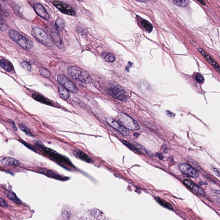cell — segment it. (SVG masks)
I'll use <instances>...</instances> for the list:
<instances>
[{"label": "cell", "instance_id": "cell-1", "mask_svg": "<svg viewBox=\"0 0 220 220\" xmlns=\"http://www.w3.org/2000/svg\"><path fill=\"white\" fill-rule=\"evenodd\" d=\"M69 75L74 80L85 83H89L92 80L87 71L77 66H72L68 69Z\"/></svg>", "mask_w": 220, "mask_h": 220}, {"label": "cell", "instance_id": "cell-2", "mask_svg": "<svg viewBox=\"0 0 220 220\" xmlns=\"http://www.w3.org/2000/svg\"><path fill=\"white\" fill-rule=\"evenodd\" d=\"M36 144L40 151L43 152L45 154H47L53 159H55V160L58 161L59 162L68 164V165H73L70 160L66 156L59 154L54 150L47 148L43 145V144L41 142L39 141L36 142Z\"/></svg>", "mask_w": 220, "mask_h": 220}, {"label": "cell", "instance_id": "cell-3", "mask_svg": "<svg viewBox=\"0 0 220 220\" xmlns=\"http://www.w3.org/2000/svg\"><path fill=\"white\" fill-rule=\"evenodd\" d=\"M9 35L11 39L23 49L30 50L34 47L33 43L31 40L25 38L16 30H11L10 31Z\"/></svg>", "mask_w": 220, "mask_h": 220}, {"label": "cell", "instance_id": "cell-4", "mask_svg": "<svg viewBox=\"0 0 220 220\" xmlns=\"http://www.w3.org/2000/svg\"><path fill=\"white\" fill-rule=\"evenodd\" d=\"M32 34L35 39L44 46L48 47L53 46V42L42 29L35 27L32 30Z\"/></svg>", "mask_w": 220, "mask_h": 220}, {"label": "cell", "instance_id": "cell-5", "mask_svg": "<svg viewBox=\"0 0 220 220\" xmlns=\"http://www.w3.org/2000/svg\"><path fill=\"white\" fill-rule=\"evenodd\" d=\"M117 118L120 123L127 129L131 130H136L140 128V125L135 120L122 113H119Z\"/></svg>", "mask_w": 220, "mask_h": 220}, {"label": "cell", "instance_id": "cell-6", "mask_svg": "<svg viewBox=\"0 0 220 220\" xmlns=\"http://www.w3.org/2000/svg\"><path fill=\"white\" fill-rule=\"evenodd\" d=\"M57 80L60 84L67 89L68 90L74 93H77L78 92V89L75 83L71 81L65 75L63 74H60L58 75Z\"/></svg>", "mask_w": 220, "mask_h": 220}, {"label": "cell", "instance_id": "cell-7", "mask_svg": "<svg viewBox=\"0 0 220 220\" xmlns=\"http://www.w3.org/2000/svg\"><path fill=\"white\" fill-rule=\"evenodd\" d=\"M53 4L55 8L64 14L71 16L75 15V11L74 8L70 5L59 1H54Z\"/></svg>", "mask_w": 220, "mask_h": 220}, {"label": "cell", "instance_id": "cell-8", "mask_svg": "<svg viewBox=\"0 0 220 220\" xmlns=\"http://www.w3.org/2000/svg\"><path fill=\"white\" fill-rule=\"evenodd\" d=\"M179 168L182 173L192 178H197L199 176V172L197 170L187 163H181L179 165Z\"/></svg>", "mask_w": 220, "mask_h": 220}, {"label": "cell", "instance_id": "cell-9", "mask_svg": "<svg viewBox=\"0 0 220 220\" xmlns=\"http://www.w3.org/2000/svg\"><path fill=\"white\" fill-rule=\"evenodd\" d=\"M106 121L110 126L117 130L123 136H128L130 135V132L128 131L127 128L123 125H121L112 118L108 117L106 118Z\"/></svg>", "mask_w": 220, "mask_h": 220}, {"label": "cell", "instance_id": "cell-10", "mask_svg": "<svg viewBox=\"0 0 220 220\" xmlns=\"http://www.w3.org/2000/svg\"><path fill=\"white\" fill-rule=\"evenodd\" d=\"M107 92L119 100L124 101L126 97L125 91L122 88L114 87L107 90Z\"/></svg>", "mask_w": 220, "mask_h": 220}, {"label": "cell", "instance_id": "cell-11", "mask_svg": "<svg viewBox=\"0 0 220 220\" xmlns=\"http://www.w3.org/2000/svg\"><path fill=\"white\" fill-rule=\"evenodd\" d=\"M184 183L186 185L187 187L193 191L202 196H205V192L201 187L198 186L197 184H195L192 181L190 180L185 179L184 180Z\"/></svg>", "mask_w": 220, "mask_h": 220}, {"label": "cell", "instance_id": "cell-12", "mask_svg": "<svg viewBox=\"0 0 220 220\" xmlns=\"http://www.w3.org/2000/svg\"><path fill=\"white\" fill-rule=\"evenodd\" d=\"M36 13L40 17L44 20H48L50 19V15L44 7L41 4L37 3L34 6Z\"/></svg>", "mask_w": 220, "mask_h": 220}, {"label": "cell", "instance_id": "cell-13", "mask_svg": "<svg viewBox=\"0 0 220 220\" xmlns=\"http://www.w3.org/2000/svg\"><path fill=\"white\" fill-rule=\"evenodd\" d=\"M198 50L202 56L204 57L205 59L208 61V62L214 68V69L217 71L220 74V66L204 50L202 49V48H199Z\"/></svg>", "mask_w": 220, "mask_h": 220}, {"label": "cell", "instance_id": "cell-14", "mask_svg": "<svg viewBox=\"0 0 220 220\" xmlns=\"http://www.w3.org/2000/svg\"><path fill=\"white\" fill-rule=\"evenodd\" d=\"M74 157L87 163H92L93 160L92 158L86 154L83 151L80 150H74L73 152Z\"/></svg>", "mask_w": 220, "mask_h": 220}, {"label": "cell", "instance_id": "cell-15", "mask_svg": "<svg viewBox=\"0 0 220 220\" xmlns=\"http://www.w3.org/2000/svg\"><path fill=\"white\" fill-rule=\"evenodd\" d=\"M1 163L5 166H17L20 164L19 161L11 157H3L1 159Z\"/></svg>", "mask_w": 220, "mask_h": 220}, {"label": "cell", "instance_id": "cell-16", "mask_svg": "<svg viewBox=\"0 0 220 220\" xmlns=\"http://www.w3.org/2000/svg\"><path fill=\"white\" fill-rule=\"evenodd\" d=\"M4 194L8 199H10L13 202H15L16 204L19 205L21 204V201L17 197L16 194L12 191L8 190H6L4 191Z\"/></svg>", "mask_w": 220, "mask_h": 220}, {"label": "cell", "instance_id": "cell-17", "mask_svg": "<svg viewBox=\"0 0 220 220\" xmlns=\"http://www.w3.org/2000/svg\"><path fill=\"white\" fill-rule=\"evenodd\" d=\"M32 97L34 100L44 104H47V105H51V106L53 105V104L51 101L45 98L44 96L41 95L34 93V94H32Z\"/></svg>", "mask_w": 220, "mask_h": 220}, {"label": "cell", "instance_id": "cell-18", "mask_svg": "<svg viewBox=\"0 0 220 220\" xmlns=\"http://www.w3.org/2000/svg\"><path fill=\"white\" fill-rule=\"evenodd\" d=\"M51 36L52 39L53 41L55 42V44H56L57 47L60 48V49L63 48L64 44L62 39L57 33L55 32H53L51 34Z\"/></svg>", "mask_w": 220, "mask_h": 220}, {"label": "cell", "instance_id": "cell-19", "mask_svg": "<svg viewBox=\"0 0 220 220\" xmlns=\"http://www.w3.org/2000/svg\"><path fill=\"white\" fill-rule=\"evenodd\" d=\"M1 67L8 72H11L13 71V66L12 64L8 60L2 59L0 61Z\"/></svg>", "mask_w": 220, "mask_h": 220}, {"label": "cell", "instance_id": "cell-20", "mask_svg": "<svg viewBox=\"0 0 220 220\" xmlns=\"http://www.w3.org/2000/svg\"><path fill=\"white\" fill-rule=\"evenodd\" d=\"M59 93L60 97L64 100H68L69 98V92L67 91V89L64 88L63 87L60 86L59 87Z\"/></svg>", "mask_w": 220, "mask_h": 220}, {"label": "cell", "instance_id": "cell-21", "mask_svg": "<svg viewBox=\"0 0 220 220\" xmlns=\"http://www.w3.org/2000/svg\"><path fill=\"white\" fill-rule=\"evenodd\" d=\"M55 27L57 30L59 32H62L63 30L65 27V24L63 20L61 18H58L56 20L55 23Z\"/></svg>", "mask_w": 220, "mask_h": 220}, {"label": "cell", "instance_id": "cell-22", "mask_svg": "<svg viewBox=\"0 0 220 220\" xmlns=\"http://www.w3.org/2000/svg\"><path fill=\"white\" fill-rule=\"evenodd\" d=\"M101 56L108 62H113L115 60V56L112 53H104L101 54Z\"/></svg>", "mask_w": 220, "mask_h": 220}, {"label": "cell", "instance_id": "cell-23", "mask_svg": "<svg viewBox=\"0 0 220 220\" xmlns=\"http://www.w3.org/2000/svg\"><path fill=\"white\" fill-rule=\"evenodd\" d=\"M176 6L180 8H185L188 4L189 0H172Z\"/></svg>", "mask_w": 220, "mask_h": 220}, {"label": "cell", "instance_id": "cell-24", "mask_svg": "<svg viewBox=\"0 0 220 220\" xmlns=\"http://www.w3.org/2000/svg\"><path fill=\"white\" fill-rule=\"evenodd\" d=\"M156 200L159 204H160L161 205H162L163 207L167 208V209H169L172 210L173 209L172 205L170 204V203H168V202H166L164 200H162L161 198H158V197L156 198Z\"/></svg>", "mask_w": 220, "mask_h": 220}, {"label": "cell", "instance_id": "cell-25", "mask_svg": "<svg viewBox=\"0 0 220 220\" xmlns=\"http://www.w3.org/2000/svg\"><path fill=\"white\" fill-rule=\"evenodd\" d=\"M141 24L147 32H150L152 31L153 28L152 25L148 21L144 20H142L141 21Z\"/></svg>", "mask_w": 220, "mask_h": 220}, {"label": "cell", "instance_id": "cell-26", "mask_svg": "<svg viewBox=\"0 0 220 220\" xmlns=\"http://www.w3.org/2000/svg\"><path fill=\"white\" fill-rule=\"evenodd\" d=\"M39 71L41 75L45 77L46 78H49L50 77V73L49 71L47 70L46 69L42 67H40L39 68Z\"/></svg>", "mask_w": 220, "mask_h": 220}, {"label": "cell", "instance_id": "cell-27", "mask_svg": "<svg viewBox=\"0 0 220 220\" xmlns=\"http://www.w3.org/2000/svg\"><path fill=\"white\" fill-rule=\"evenodd\" d=\"M19 127L20 130H21L22 131L24 132L26 134L28 135L29 136H32V135L29 129L27 128V126H25V125L22 124H20L19 125Z\"/></svg>", "mask_w": 220, "mask_h": 220}, {"label": "cell", "instance_id": "cell-28", "mask_svg": "<svg viewBox=\"0 0 220 220\" xmlns=\"http://www.w3.org/2000/svg\"><path fill=\"white\" fill-rule=\"evenodd\" d=\"M0 28L2 31L5 30L7 29V25L4 19L3 18L1 14V19H0Z\"/></svg>", "mask_w": 220, "mask_h": 220}, {"label": "cell", "instance_id": "cell-29", "mask_svg": "<svg viewBox=\"0 0 220 220\" xmlns=\"http://www.w3.org/2000/svg\"><path fill=\"white\" fill-rule=\"evenodd\" d=\"M21 65L26 70L29 71H31V65L29 62H22L21 63Z\"/></svg>", "mask_w": 220, "mask_h": 220}, {"label": "cell", "instance_id": "cell-30", "mask_svg": "<svg viewBox=\"0 0 220 220\" xmlns=\"http://www.w3.org/2000/svg\"><path fill=\"white\" fill-rule=\"evenodd\" d=\"M123 144H124L126 146H127L129 149H130L131 151H133L134 152L138 153V150L136 149H135V147H134L133 145H132L131 144H130V143L126 141L123 140Z\"/></svg>", "mask_w": 220, "mask_h": 220}, {"label": "cell", "instance_id": "cell-31", "mask_svg": "<svg viewBox=\"0 0 220 220\" xmlns=\"http://www.w3.org/2000/svg\"><path fill=\"white\" fill-rule=\"evenodd\" d=\"M195 78L199 83H202L204 81V78L200 74H196L195 75Z\"/></svg>", "mask_w": 220, "mask_h": 220}, {"label": "cell", "instance_id": "cell-32", "mask_svg": "<svg viewBox=\"0 0 220 220\" xmlns=\"http://www.w3.org/2000/svg\"><path fill=\"white\" fill-rule=\"evenodd\" d=\"M47 173L49 175L51 176L53 178H55V179H62L60 175L57 174L55 173L54 172L52 171L51 170H48L47 172Z\"/></svg>", "mask_w": 220, "mask_h": 220}, {"label": "cell", "instance_id": "cell-33", "mask_svg": "<svg viewBox=\"0 0 220 220\" xmlns=\"http://www.w3.org/2000/svg\"><path fill=\"white\" fill-rule=\"evenodd\" d=\"M211 169L212 170V171L216 175H217V176H218V177H219L220 178V171L218 169H216V168H215V167H214V166H211Z\"/></svg>", "mask_w": 220, "mask_h": 220}, {"label": "cell", "instance_id": "cell-34", "mask_svg": "<svg viewBox=\"0 0 220 220\" xmlns=\"http://www.w3.org/2000/svg\"><path fill=\"white\" fill-rule=\"evenodd\" d=\"M0 205H1V207L5 208H7L8 206V203L6 202V201H5L4 199L1 198V203H0Z\"/></svg>", "mask_w": 220, "mask_h": 220}, {"label": "cell", "instance_id": "cell-35", "mask_svg": "<svg viewBox=\"0 0 220 220\" xmlns=\"http://www.w3.org/2000/svg\"><path fill=\"white\" fill-rule=\"evenodd\" d=\"M9 122H10V123L11 124L13 130H14L15 131H17V127H16V125H15V123H14V122L12 121V120H9Z\"/></svg>", "mask_w": 220, "mask_h": 220}, {"label": "cell", "instance_id": "cell-36", "mask_svg": "<svg viewBox=\"0 0 220 220\" xmlns=\"http://www.w3.org/2000/svg\"><path fill=\"white\" fill-rule=\"evenodd\" d=\"M166 114H167V115L169 116V117H172V116H173V114L170 111H166Z\"/></svg>", "mask_w": 220, "mask_h": 220}, {"label": "cell", "instance_id": "cell-37", "mask_svg": "<svg viewBox=\"0 0 220 220\" xmlns=\"http://www.w3.org/2000/svg\"><path fill=\"white\" fill-rule=\"evenodd\" d=\"M199 2H200L201 4L203 5H206V2L204 0H197Z\"/></svg>", "mask_w": 220, "mask_h": 220}, {"label": "cell", "instance_id": "cell-38", "mask_svg": "<svg viewBox=\"0 0 220 220\" xmlns=\"http://www.w3.org/2000/svg\"><path fill=\"white\" fill-rule=\"evenodd\" d=\"M136 1H138L141 2H144L147 1L149 0H136Z\"/></svg>", "mask_w": 220, "mask_h": 220}, {"label": "cell", "instance_id": "cell-39", "mask_svg": "<svg viewBox=\"0 0 220 220\" xmlns=\"http://www.w3.org/2000/svg\"><path fill=\"white\" fill-rule=\"evenodd\" d=\"M218 202H219V203L220 204V198H219V199H218Z\"/></svg>", "mask_w": 220, "mask_h": 220}, {"label": "cell", "instance_id": "cell-40", "mask_svg": "<svg viewBox=\"0 0 220 220\" xmlns=\"http://www.w3.org/2000/svg\"><path fill=\"white\" fill-rule=\"evenodd\" d=\"M126 70H127L128 71H129V67H127V68H126Z\"/></svg>", "mask_w": 220, "mask_h": 220}, {"label": "cell", "instance_id": "cell-41", "mask_svg": "<svg viewBox=\"0 0 220 220\" xmlns=\"http://www.w3.org/2000/svg\"><path fill=\"white\" fill-rule=\"evenodd\" d=\"M1 1H8V0H1Z\"/></svg>", "mask_w": 220, "mask_h": 220}]
</instances>
